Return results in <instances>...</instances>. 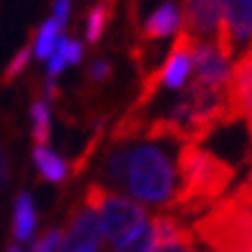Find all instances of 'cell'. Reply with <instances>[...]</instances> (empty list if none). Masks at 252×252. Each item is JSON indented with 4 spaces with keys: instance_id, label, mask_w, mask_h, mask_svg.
<instances>
[{
    "instance_id": "obj_1",
    "label": "cell",
    "mask_w": 252,
    "mask_h": 252,
    "mask_svg": "<svg viewBox=\"0 0 252 252\" xmlns=\"http://www.w3.org/2000/svg\"><path fill=\"white\" fill-rule=\"evenodd\" d=\"M176 176V194L167 208L183 220L208 211L224 194L234 178V167L199 144H183L178 151Z\"/></svg>"
},
{
    "instance_id": "obj_2",
    "label": "cell",
    "mask_w": 252,
    "mask_h": 252,
    "mask_svg": "<svg viewBox=\"0 0 252 252\" xmlns=\"http://www.w3.org/2000/svg\"><path fill=\"white\" fill-rule=\"evenodd\" d=\"M190 231L211 252H250V181L218 199Z\"/></svg>"
},
{
    "instance_id": "obj_3",
    "label": "cell",
    "mask_w": 252,
    "mask_h": 252,
    "mask_svg": "<svg viewBox=\"0 0 252 252\" xmlns=\"http://www.w3.org/2000/svg\"><path fill=\"white\" fill-rule=\"evenodd\" d=\"M176 164L162 148V141H146L132 151L125 188L134 199L151 206H169L176 194Z\"/></svg>"
},
{
    "instance_id": "obj_4",
    "label": "cell",
    "mask_w": 252,
    "mask_h": 252,
    "mask_svg": "<svg viewBox=\"0 0 252 252\" xmlns=\"http://www.w3.org/2000/svg\"><path fill=\"white\" fill-rule=\"evenodd\" d=\"M97 222H99V231L102 236L111 241L114 245H121L125 241H130L134 234L144 229L146 224V211L144 206H139L137 201H132L127 197L114 194L109 192L102 197L97 206Z\"/></svg>"
},
{
    "instance_id": "obj_5",
    "label": "cell",
    "mask_w": 252,
    "mask_h": 252,
    "mask_svg": "<svg viewBox=\"0 0 252 252\" xmlns=\"http://www.w3.org/2000/svg\"><path fill=\"white\" fill-rule=\"evenodd\" d=\"M102 231L97 213L81 201L67 218L65 229H61V243L56 252H99Z\"/></svg>"
},
{
    "instance_id": "obj_6",
    "label": "cell",
    "mask_w": 252,
    "mask_h": 252,
    "mask_svg": "<svg viewBox=\"0 0 252 252\" xmlns=\"http://www.w3.org/2000/svg\"><path fill=\"white\" fill-rule=\"evenodd\" d=\"M250 49L229 69L224 88V125L236 121H250Z\"/></svg>"
},
{
    "instance_id": "obj_7",
    "label": "cell",
    "mask_w": 252,
    "mask_h": 252,
    "mask_svg": "<svg viewBox=\"0 0 252 252\" xmlns=\"http://www.w3.org/2000/svg\"><path fill=\"white\" fill-rule=\"evenodd\" d=\"M220 21V0H183V28L181 31L192 35L199 42L218 31Z\"/></svg>"
},
{
    "instance_id": "obj_8",
    "label": "cell",
    "mask_w": 252,
    "mask_h": 252,
    "mask_svg": "<svg viewBox=\"0 0 252 252\" xmlns=\"http://www.w3.org/2000/svg\"><path fill=\"white\" fill-rule=\"evenodd\" d=\"M192 65L197 72L199 84L211 88H224L229 79V61L222 58L213 42H197L192 51Z\"/></svg>"
},
{
    "instance_id": "obj_9",
    "label": "cell",
    "mask_w": 252,
    "mask_h": 252,
    "mask_svg": "<svg viewBox=\"0 0 252 252\" xmlns=\"http://www.w3.org/2000/svg\"><path fill=\"white\" fill-rule=\"evenodd\" d=\"M199 39H194L188 32H178L174 39V46H171V54H169L167 63L160 67V77L162 84L171 88V91H178L183 88V84L188 81V74H190L192 67V51H194V44Z\"/></svg>"
},
{
    "instance_id": "obj_10",
    "label": "cell",
    "mask_w": 252,
    "mask_h": 252,
    "mask_svg": "<svg viewBox=\"0 0 252 252\" xmlns=\"http://www.w3.org/2000/svg\"><path fill=\"white\" fill-rule=\"evenodd\" d=\"M130 139H111L107 155L102 158L99 174L111 188H125V176H127V164L132 155Z\"/></svg>"
},
{
    "instance_id": "obj_11",
    "label": "cell",
    "mask_w": 252,
    "mask_h": 252,
    "mask_svg": "<svg viewBox=\"0 0 252 252\" xmlns=\"http://www.w3.org/2000/svg\"><path fill=\"white\" fill-rule=\"evenodd\" d=\"M220 23L229 31L234 46L248 42L250 37V0H220Z\"/></svg>"
},
{
    "instance_id": "obj_12",
    "label": "cell",
    "mask_w": 252,
    "mask_h": 252,
    "mask_svg": "<svg viewBox=\"0 0 252 252\" xmlns=\"http://www.w3.org/2000/svg\"><path fill=\"white\" fill-rule=\"evenodd\" d=\"M178 7L174 2H164L162 7H158L151 14V19L146 21L144 26V37L146 39H160V37H167L171 32L178 28Z\"/></svg>"
},
{
    "instance_id": "obj_13",
    "label": "cell",
    "mask_w": 252,
    "mask_h": 252,
    "mask_svg": "<svg viewBox=\"0 0 252 252\" xmlns=\"http://www.w3.org/2000/svg\"><path fill=\"white\" fill-rule=\"evenodd\" d=\"M35 222H37V215H35V206H32L31 194H19L16 199V208H14V236L16 241H28L35 231Z\"/></svg>"
},
{
    "instance_id": "obj_14",
    "label": "cell",
    "mask_w": 252,
    "mask_h": 252,
    "mask_svg": "<svg viewBox=\"0 0 252 252\" xmlns=\"http://www.w3.org/2000/svg\"><path fill=\"white\" fill-rule=\"evenodd\" d=\"M151 252H197V248H194V236H192V231L183 224L181 229L171 231L167 236L153 238Z\"/></svg>"
},
{
    "instance_id": "obj_15",
    "label": "cell",
    "mask_w": 252,
    "mask_h": 252,
    "mask_svg": "<svg viewBox=\"0 0 252 252\" xmlns=\"http://www.w3.org/2000/svg\"><path fill=\"white\" fill-rule=\"evenodd\" d=\"M32 158H35V164H37L39 174L44 176L46 181H51V183H61L63 178H65V171H67V169H65V162H63L56 153H51L46 146L35 148Z\"/></svg>"
},
{
    "instance_id": "obj_16",
    "label": "cell",
    "mask_w": 252,
    "mask_h": 252,
    "mask_svg": "<svg viewBox=\"0 0 252 252\" xmlns=\"http://www.w3.org/2000/svg\"><path fill=\"white\" fill-rule=\"evenodd\" d=\"M31 114H32V139H35L37 148H42L49 141V109H46L44 102H35Z\"/></svg>"
},
{
    "instance_id": "obj_17",
    "label": "cell",
    "mask_w": 252,
    "mask_h": 252,
    "mask_svg": "<svg viewBox=\"0 0 252 252\" xmlns=\"http://www.w3.org/2000/svg\"><path fill=\"white\" fill-rule=\"evenodd\" d=\"M111 14H114V9H109L104 2H99L97 7L91 12V16H88V28H86V37H88L91 44H95V42L102 37L104 26H107V21L111 19Z\"/></svg>"
},
{
    "instance_id": "obj_18",
    "label": "cell",
    "mask_w": 252,
    "mask_h": 252,
    "mask_svg": "<svg viewBox=\"0 0 252 252\" xmlns=\"http://www.w3.org/2000/svg\"><path fill=\"white\" fill-rule=\"evenodd\" d=\"M151 248H153V231H151V224H146L130 241L116 245L114 252H151Z\"/></svg>"
},
{
    "instance_id": "obj_19",
    "label": "cell",
    "mask_w": 252,
    "mask_h": 252,
    "mask_svg": "<svg viewBox=\"0 0 252 252\" xmlns=\"http://www.w3.org/2000/svg\"><path fill=\"white\" fill-rule=\"evenodd\" d=\"M58 26H56V21H46L44 26H42V31H39L37 35V58L39 61H44V58H49V56L54 54V44H56V35H58Z\"/></svg>"
},
{
    "instance_id": "obj_20",
    "label": "cell",
    "mask_w": 252,
    "mask_h": 252,
    "mask_svg": "<svg viewBox=\"0 0 252 252\" xmlns=\"http://www.w3.org/2000/svg\"><path fill=\"white\" fill-rule=\"evenodd\" d=\"M31 46H23L21 51L12 58V63L7 65V69H5V74H2V84H12L19 74H21L23 69H26V65H28V61H31Z\"/></svg>"
},
{
    "instance_id": "obj_21",
    "label": "cell",
    "mask_w": 252,
    "mask_h": 252,
    "mask_svg": "<svg viewBox=\"0 0 252 252\" xmlns=\"http://www.w3.org/2000/svg\"><path fill=\"white\" fill-rule=\"evenodd\" d=\"M58 54L63 56V61L69 63V65H77L79 61H81V44L79 42H72V39H61L58 42V49H56Z\"/></svg>"
},
{
    "instance_id": "obj_22",
    "label": "cell",
    "mask_w": 252,
    "mask_h": 252,
    "mask_svg": "<svg viewBox=\"0 0 252 252\" xmlns=\"http://www.w3.org/2000/svg\"><path fill=\"white\" fill-rule=\"evenodd\" d=\"M58 243H61V229H49L37 243L32 245L31 252H56Z\"/></svg>"
},
{
    "instance_id": "obj_23",
    "label": "cell",
    "mask_w": 252,
    "mask_h": 252,
    "mask_svg": "<svg viewBox=\"0 0 252 252\" xmlns=\"http://www.w3.org/2000/svg\"><path fill=\"white\" fill-rule=\"evenodd\" d=\"M91 79L97 81V84L109 81V79H111V65H109L107 61H95L91 67Z\"/></svg>"
},
{
    "instance_id": "obj_24",
    "label": "cell",
    "mask_w": 252,
    "mask_h": 252,
    "mask_svg": "<svg viewBox=\"0 0 252 252\" xmlns=\"http://www.w3.org/2000/svg\"><path fill=\"white\" fill-rule=\"evenodd\" d=\"M67 12H69V0H56V7H54V21L56 26L61 28L63 23L67 21Z\"/></svg>"
},
{
    "instance_id": "obj_25",
    "label": "cell",
    "mask_w": 252,
    "mask_h": 252,
    "mask_svg": "<svg viewBox=\"0 0 252 252\" xmlns=\"http://www.w3.org/2000/svg\"><path fill=\"white\" fill-rule=\"evenodd\" d=\"M63 65H65V61H63V56L58 54V51H54V54L49 56V74H51V77L61 74V72H63Z\"/></svg>"
},
{
    "instance_id": "obj_26",
    "label": "cell",
    "mask_w": 252,
    "mask_h": 252,
    "mask_svg": "<svg viewBox=\"0 0 252 252\" xmlns=\"http://www.w3.org/2000/svg\"><path fill=\"white\" fill-rule=\"evenodd\" d=\"M5 181H7V164H5L2 153H0V185H5Z\"/></svg>"
},
{
    "instance_id": "obj_27",
    "label": "cell",
    "mask_w": 252,
    "mask_h": 252,
    "mask_svg": "<svg viewBox=\"0 0 252 252\" xmlns=\"http://www.w3.org/2000/svg\"><path fill=\"white\" fill-rule=\"evenodd\" d=\"M7 252H21V248L16 243H12V245H7Z\"/></svg>"
}]
</instances>
